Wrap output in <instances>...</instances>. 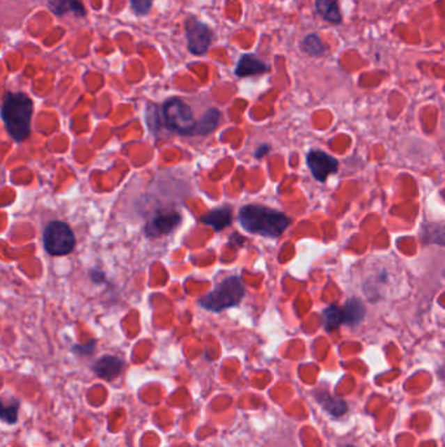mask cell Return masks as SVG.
<instances>
[{"instance_id": "1", "label": "cell", "mask_w": 445, "mask_h": 447, "mask_svg": "<svg viewBox=\"0 0 445 447\" xmlns=\"http://www.w3.org/2000/svg\"><path fill=\"white\" fill-rule=\"evenodd\" d=\"M239 222L249 233L277 238L289 228L291 220L277 209L249 204L239 211Z\"/></svg>"}, {"instance_id": "2", "label": "cell", "mask_w": 445, "mask_h": 447, "mask_svg": "<svg viewBox=\"0 0 445 447\" xmlns=\"http://www.w3.org/2000/svg\"><path fill=\"white\" fill-rule=\"evenodd\" d=\"M1 119L10 137L21 143L31 135L33 101L25 93H8L1 104Z\"/></svg>"}, {"instance_id": "3", "label": "cell", "mask_w": 445, "mask_h": 447, "mask_svg": "<svg viewBox=\"0 0 445 447\" xmlns=\"http://www.w3.org/2000/svg\"><path fill=\"white\" fill-rule=\"evenodd\" d=\"M246 294V288L239 276H228L217 287L203 297L198 303L209 312H219L233 306H238Z\"/></svg>"}, {"instance_id": "4", "label": "cell", "mask_w": 445, "mask_h": 447, "mask_svg": "<svg viewBox=\"0 0 445 447\" xmlns=\"http://www.w3.org/2000/svg\"><path fill=\"white\" fill-rule=\"evenodd\" d=\"M162 116L170 131L183 136L196 135L197 121L192 109L183 100L178 97L169 98L162 106Z\"/></svg>"}, {"instance_id": "5", "label": "cell", "mask_w": 445, "mask_h": 447, "mask_svg": "<svg viewBox=\"0 0 445 447\" xmlns=\"http://www.w3.org/2000/svg\"><path fill=\"white\" fill-rule=\"evenodd\" d=\"M43 246L52 257L68 255L76 246L72 229L63 221L49 222L43 230Z\"/></svg>"}, {"instance_id": "6", "label": "cell", "mask_w": 445, "mask_h": 447, "mask_svg": "<svg viewBox=\"0 0 445 447\" xmlns=\"http://www.w3.org/2000/svg\"><path fill=\"white\" fill-rule=\"evenodd\" d=\"M186 37L188 50L194 55H204L210 47L213 33L207 24L197 19H189L186 22Z\"/></svg>"}, {"instance_id": "7", "label": "cell", "mask_w": 445, "mask_h": 447, "mask_svg": "<svg viewBox=\"0 0 445 447\" xmlns=\"http://www.w3.org/2000/svg\"><path fill=\"white\" fill-rule=\"evenodd\" d=\"M307 165L319 182H325L327 178L338 170V161L322 151H311L307 155Z\"/></svg>"}, {"instance_id": "8", "label": "cell", "mask_w": 445, "mask_h": 447, "mask_svg": "<svg viewBox=\"0 0 445 447\" xmlns=\"http://www.w3.org/2000/svg\"><path fill=\"white\" fill-rule=\"evenodd\" d=\"M182 222V216L174 211L158 212L153 219L150 220L146 227L148 237L155 238L174 232Z\"/></svg>"}, {"instance_id": "9", "label": "cell", "mask_w": 445, "mask_h": 447, "mask_svg": "<svg viewBox=\"0 0 445 447\" xmlns=\"http://www.w3.org/2000/svg\"><path fill=\"white\" fill-rule=\"evenodd\" d=\"M123 365L125 363L122 361V358L111 354H106L95 361L93 370L97 377H100L101 379L113 381L122 373Z\"/></svg>"}, {"instance_id": "10", "label": "cell", "mask_w": 445, "mask_h": 447, "mask_svg": "<svg viewBox=\"0 0 445 447\" xmlns=\"http://www.w3.org/2000/svg\"><path fill=\"white\" fill-rule=\"evenodd\" d=\"M270 67L267 63L263 62L255 54H246L239 59L235 67V75L239 77H249L268 73Z\"/></svg>"}, {"instance_id": "11", "label": "cell", "mask_w": 445, "mask_h": 447, "mask_svg": "<svg viewBox=\"0 0 445 447\" xmlns=\"http://www.w3.org/2000/svg\"><path fill=\"white\" fill-rule=\"evenodd\" d=\"M200 220L203 224L212 227L216 232H221L231 224L233 209L231 206H222L219 209L210 211L207 216H203Z\"/></svg>"}, {"instance_id": "12", "label": "cell", "mask_w": 445, "mask_h": 447, "mask_svg": "<svg viewBox=\"0 0 445 447\" xmlns=\"http://www.w3.org/2000/svg\"><path fill=\"white\" fill-rule=\"evenodd\" d=\"M315 7L324 20L331 24H341L342 13L338 0H315Z\"/></svg>"}, {"instance_id": "13", "label": "cell", "mask_w": 445, "mask_h": 447, "mask_svg": "<svg viewBox=\"0 0 445 447\" xmlns=\"http://www.w3.org/2000/svg\"><path fill=\"white\" fill-rule=\"evenodd\" d=\"M49 8L56 16H62L68 12H72L79 17L85 16V8L81 0H49Z\"/></svg>"}, {"instance_id": "14", "label": "cell", "mask_w": 445, "mask_h": 447, "mask_svg": "<svg viewBox=\"0 0 445 447\" xmlns=\"http://www.w3.org/2000/svg\"><path fill=\"white\" fill-rule=\"evenodd\" d=\"M342 309L345 314V324L348 326H358L366 317V308L358 298L349 300L342 306Z\"/></svg>"}, {"instance_id": "15", "label": "cell", "mask_w": 445, "mask_h": 447, "mask_svg": "<svg viewBox=\"0 0 445 447\" xmlns=\"http://www.w3.org/2000/svg\"><path fill=\"white\" fill-rule=\"evenodd\" d=\"M222 115L217 109H209L200 121H197L196 136H207L216 130Z\"/></svg>"}, {"instance_id": "16", "label": "cell", "mask_w": 445, "mask_h": 447, "mask_svg": "<svg viewBox=\"0 0 445 447\" xmlns=\"http://www.w3.org/2000/svg\"><path fill=\"white\" fill-rule=\"evenodd\" d=\"M300 49H302V52L309 54L311 56H322L327 50L320 37L315 33L309 34L303 38V41L300 42Z\"/></svg>"}, {"instance_id": "17", "label": "cell", "mask_w": 445, "mask_h": 447, "mask_svg": "<svg viewBox=\"0 0 445 447\" xmlns=\"http://www.w3.org/2000/svg\"><path fill=\"white\" fill-rule=\"evenodd\" d=\"M322 318H324L325 328H327L328 331L336 330V328L340 327L341 324H345L343 309L340 308V306H336V305L328 306V308L322 312Z\"/></svg>"}, {"instance_id": "18", "label": "cell", "mask_w": 445, "mask_h": 447, "mask_svg": "<svg viewBox=\"0 0 445 447\" xmlns=\"http://www.w3.org/2000/svg\"><path fill=\"white\" fill-rule=\"evenodd\" d=\"M19 409H20V403L16 399H10L6 402L4 399L0 397V420H3L7 424H15L17 421L19 416Z\"/></svg>"}, {"instance_id": "19", "label": "cell", "mask_w": 445, "mask_h": 447, "mask_svg": "<svg viewBox=\"0 0 445 447\" xmlns=\"http://www.w3.org/2000/svg\"><path fill=\"white\" fill-rule=\"evenodd\" d=\"M322 406L325 407L333 416H341L346 411L348 406L341 399H334L333 396L327 395L325 399H321Z\"/></svg>"}, {"instance_id": "20", "label": "cell", "mask_w": 445, "mask_h": 447, "mask_svg": "<svg viewBox=\"0 0 445 447\" xmlns=\"http://www.w3.org/2000/svg\"><path fill=\"white\" fill-rule=\"evenodd\" d=\"M153 0H131V6L137 15H146L152 8Z\"/></svg>"}, {"instance_id": "21", "label": "cell", "mask_w": 445, "mask_h": 447, "mask_svg": "<svg viewBox=\"0 0 445 447\" xmlns=\"http://www.w3.org/2000/svg\"><path fill=\"white\" fill-rule=\"evenodd\" d=\"M94 345L95 342H91V344H86V345H76L73 347V351L79 354H91L93 352Z\"/></svg>"}, {"instance_id": "22", "label": "cell", "mask_w": 445, "mask_h": 447, "mask_svg": "<svg viewBox=\"0 0 445 447\" xmlns=\"http://www.w3.org/2000/svg\"><path fill=\"white\" fill-rule=\"evenodd\" d=\"M92 280L95 281V282H104V275L102 272H98V271H92Z\"/></svg>"}, {"instance_id": "23", "label": "cell", "mask_w": 445, "mask_h": 447, "mask_svg": "<svg viewBox=\"0 0 445 447\" xmlns=\"http://www.w3.org/2000/svg\"><path fill=\"white\" fill-rule=\"evenodd\" d=\"M270 152V146H267V144H264V146H260V148H258V152H256V157L258 158H261V157L265 156L267 153Z\"/></svg>"}, {"instance_id": "24", "label": "cell", "mask_w": 445, "mask_h": 447, "mask_svg": "<svg viewBox=\"0 0 445 447\" xmlns=\"http://www.w3.org/2000/svg\"><path fill=\"white\" fill-rule=\"evenodd\" d=\"M348 447H352V446H348Z\"/></svg>"}]
</instances>
